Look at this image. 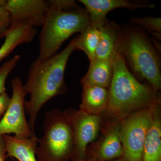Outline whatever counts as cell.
<instances>
[{"label":"cell","instance_id":"cell-1","mask_svg":"<svg viewBox=\"0 0 161 161\" xmlns=\"http://www.w3.org/2000/svg\"><path fill=\"white\" fill-rule=\"evenodd\" d=\"M75 50L74 39L60 53L46 59L36 58L31 65L23 89L25 96L30 95L29 100H25L24 106L30 117V128L34 134L38 113L42 107L54 97L66 92L64 71L70 56Z\"/></svg>","mask_w":161,"mask_h":161},{"label":"cell","instance_id":"cell-2","mask_svg":"<svg viewBox=\"0 0 161 161\" xmlns=\"http://www.w3.org/2000/svg\"><path fill=\"white\" fill-rule=\"evenodd\" d=\"M109 87L106 110L118 120L158 102L156 92L138 81L128 69L124 58L119 54L113 61V75Z\"/></svg>","mask_w":161,"mask_h":161},{"label":"cell","instance_id":"cell-3","mask_svg":"<svg viewBox=\"0 0 161 161\" xmlns=\"http://www.w3.org/2000/svg\"><path fill=\"white\" fill-rule=\"evenodd\" d=\"M48 10L40 36L37 59H44L57 54L64 42L72 35L81 33L90 25L86 9L78 7L63 9L47 2Z\"/></svg>","mask_w":161,"mask_h":161},{"label":"cell","instance_id":"cell-4","mask_svg":"<svg viewBox=\"0 0 161 161\" xmlns=\"http://www.w3.org/2000/svg\"><path fill=\"white\" fill-rule=\"evenodd\" d=\"M118 52L133 73L149 81L154 92L161 89L159 56L143 32L133 28L121 31Z\"/></svg>","mask_w":161,"mask_h":161},{"label":"cell","instance_id":"cell-5","mask_svg":"<svg viewBox=\"0 0 161 161\" xmlns=\"http://www.w3.org/2000/svg\"><path fill=\"white\" fill-rule=\"evenodd\" d=\"M43 136L39 139L37 161H68L74 153L71 125L64 112L53 110L45 113Z\"/></svg>","mask_w":161,"mask_h":161},{"label":"cell","instance_id":"cell-6","mask_svg":"<svg viewBox=\"0 0 161 161\" xmlns=\"http://www.w3.org/2000/svg\"><path fill=\"white\" fill-rule=\"evenodd\" d=\"M155 104L132 112L120 120V140L123 150L122 157L127 161H142L144 142Z\"/></svg>","mask_w":161,"mask_h":161},{"label":"cell","instance_id":"cell-7","mask_svg":"<svg viewBox=\"0 0 161 161\" xmlns=\"http://www.w3.org/2000/svg\"><path fill=\"white\" fill-rule=\"evenodd\" d=\"M11 84L12 96L6 113L0 120V136L11 133L26 138L36 136L31 130L25 116V95L21 78L15 77Z\"/></svg>","mask_w":161,"mask_h":161},{"label":"cell","instance_id":"cell-8","mask_svg":"<svg viewBox=\"0 0 161 161\" xmlns=\"http://www.w3.org/2000/svg\"><path fill=\"white\" fill-rule=\"evenodd\" d=\"M64 112L73 131L74 150L71 160L86 161L87 147L96 139L100 130V115H90L80 110L69 109Z\"/></svg>","mask_w":161,"mask_h":161},{"label":"cell","instance_id":"cell-9","mask_svg":"<svg viewBox=\"0 0 161 161\" xmlns=\"http://www.w3.org/2000/svg\"><path fill=\"white\" fill-rule=\"evenodd\" d=\"M4 8L10 15V24L23 23L35 28L42 26L48 10L43 0H6Z\"/></svg>","mask_w":161,"mask_h":161},{"label":"cell","instance_id":"cell-10","mask_svg":"<svg viewBox=\"0 0 161 161\" xmlns=\"http://www.w3.org/2000/svg\"><path fill=\"white\" fill-rule=\"evenodd\" d=\"M86 7L89 17L90 24L100 28L106 20L107 14L115 9L125 8L136 9L142 8L153 9V4H143L132 3L126 0H80Z\"/></svg>","mask_w":161,"mask_h":161},{"label":"cell","instance_id":"cell-11","mask_svg":"<svg viewBox=\"0 0 161 161\" xmlns=\"http://www.w3.org/2000/svg\"><path fill=\"white\" fill-rule=\"evenodd\" d=\"M123 153L120 136V121L113 123L92 153L98 161H110L122 157Z\"/></svg>","mask_w":161,"mask_h":161},{"label":"cell","instance_id":"cell-12","mask_svg":"<svg viewBox=\"0 0 161 161\" xmlns=\"http://www.w3.org/2000/svg\"><path fill=\"white\" fill-rule=\"evenodd\" d=\"M6 145V158L18 161H37L36 150L39 139L36 136L31 138L7 134L3 136Z\"/></svg>","mask_w":161,"mask_h":161},{"label":"cell","instance_id":"cell-13","mask_svg":"<svg viewBox=\"0 0 161 161\" xmlns=\"http://www.w3.org/2000/svg\"><path fill=\"white\" fill-rule=\"evenodd\" d=\"M37 32L36 28L24 23H11L4 35L5 41L0 47V61L8 57L19 45L31 42Z\"/></svg>","mask_w":161,"mask_h":161},{"label":"cell","instance_id":"cell-14","mask_svg":"<svg viewBox=\"0 0 161 161\" xmlns=\"http://www.w3.org/2000/svg\"><path fill=\"white\" fill-rule=\"evenodd\" d=\"M100 31V39L95 58L113 61L119 54L118 45L120 28L115 23L106 19L101 26Z\"/></svg>","mask_w":161,"mask_h":161},{"label":"cell","instance_id":"cell-15","mask_svg":"<svg viewBox=\"0 0 161 161\" xmlns=\"http://www.w3.org/2000/svg\"><path fill=\"white\" fill-rule=\"evenodd\" d=\"M158 102L153 107L151 124L144 142L142 161H161V119Z\"/></svg>","mask_w":161,"mask_h":161},{"label":"cell","instance_id":"cell-16","mask_svg":"<svg viewBox=\"0 0 161 161\" xmlns=\"http://www.w3.org/2000/svg\"><path fill=\"white\" fill-rule=\"evenodd\" d=\"M113 75V61L95 59L90 61L86 75L81 79L82 86H95L109 88Z\"/></svg>","mask_w":161,"mask_h":161},{"label":"cell","instance_id":"cell-17","mask_svg":"<svg viewBox=\"0 0 161 161\" xmlns=\"http://www.w3.org/2000/svg\"><path fill=\"white\" fill-rule=\"evenodd\" d=\"M109 90L95 86H82L80 111L90 115H100L107 109L108 104Z\"/></svg>","mask_w":161,"mask_h":161},{"label":"cell","instance_id":"cell-18","mask_svg":"<svg viewBox=\"0 0 161 161\" xmlns=\"http://www.w3.org/2000/svg\"><path fill=\"white\" fill-rule=\"evenodd\" d=\"M100 36V28L90 24L82 33L74 39L75 50L85 53L90 61L93 60L95 59Z\"/></svg>","mask_w":161,"mask_h":161},{"label":"cell","instance_id":"cell-19","mask_svg":"<svg viewBox=\"0 0 161 161\" xmlns=\"http://www.w3.org/2000/svg\"><path fill=\"white\" fill-rule=\"evenodd\" d=\"M130 22L136 23L150 32L155 37V39L161 40V19L160 17H145L142 18L133 17Z\"/></svg>","mask_w":161,"mask_h":161},{"label":"cell","instance_id":"cell-20","mask_svg":"<svg viewBox=\"0 0 161 161\" xmlns=\"http://www.w3.org/2000/svg\"><path fill=\"white\" fill-rule=\"evenodd\" d=\"M21 57L17 55L7 60L0 67V95L6 92L5 83L10 72L18 65Z\"/></svg>","mask_w":161,"mask_h":161},{"label":"cell","instance_id":"cell-21","mask_svg":"<svg viewBox=\"0 0 161 161\" xmlns=\"http://www.w3.org/2000/svg\"><path fill=\"white\" fill-rule=\"evenodd\" d=\"M10 15L8 12L4 7L0 6V40L10 26Z\"/></svg>","mask_w":161,"mask_h":161},{"label":"cell","instance_id":"cell-22","mask_svg":"<svg viewBox=\"0 0 161 161\" xmlns=\"http://www.w3.org/2000/svg\"><path fill=\"white\" fill-rule=\"evenodd\" d=\"M11 98L6 92L0 95V119L3 118L9 107Z\"/></svg>","mask_w":161,"mask_h":161},{"label":"cell","instance_id":"cell-23","mask_svg":"<svg viewBox=\"0 0 161 161\" xmlns=\"http://www.w3.org/2000/svg\"><path fill=\"white\" fill-rule=\"evenodd\" d=\"M6 159V145L3 136H0V161H5Z\"/></svg>","mask_w":161,"mask_h":161},{"label":"cell","instance_id":"cell-24","mask_svg":"<svg viewBox=\"0 0 161 161\" xmlns=\"http://www.w3.org/2000/svg\"><path fill=\"white\" fill-rule=\"evenodd\" d=\"M110 161H127L126 160H125L123 158L121 157L119 158L115 159L113 160Z\"/></svg>","mask_w":161,"mask_h":161},{"label":"cell","instance_id":"cell-25","mask_svg":"<svg viewBox=\"0 0 161 161\" xmlns=\"http://www.w3.org/2000/svg\"><path fill=\"white\" fill-rule=\"evenodd\" d=\"M86 161H98L95 160V159L92 158H87Z\"/></svg>","mask_w":161,"mask_h":161},{"label":"cell","instance_id":"cell-26","mask_svg":"<svg viewBox=\"0 0 161 161\" xmlns=\"http://www.w3.org/2000/svg\"><path fill=\"white\" fill-rule=\"evenodd\" d=\"M13 161H18L17 160H16L14 158H12Z\"/></svg>","mask_w":161,"mask_h":161},{"label":"cell","instance_id":"cell-27","mask_svg":"<svg viewBox=\"0 0 161 161\" xmlns=\"http://www.w3.org/2000/svg\"></svg>","mask_w":161,"mask_h":161}]
</instances>
